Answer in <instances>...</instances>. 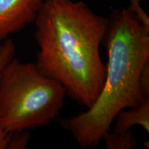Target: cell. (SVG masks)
I'll list each match as a JSON object with an SVG mask.
<instances>
[{"mask_svg": "<svg viewBox=\"0 0 149 149\" xmlns=\"http://www.w3.org/2000/svg\"><path fill=\"white\" fill-rule=\"evenodd\" d=\"M34 22L37 69L60 83L72 100L91 108L105 81L100 46L109 18L83 1L44 0Z\"/></svg>", "mask_w": 149, "mask_h": 149, "instance_id": "1", "label": "cell"}, {"mask_svg": "<svg viewBox=\"0 0 149 149\" xmlns=\"http://www.w3.org/2000/svg\"><path fill=\"white\" fill-rule=\"evenodd\" d=\"M103 42L109 60L97 100L85 112L59 120L61 127L86 149L101 142L119 112L137 107L144 98L139 81L149 61V29L129 8L115 10Z\"/></svg>", "mask_w": 149, "mask_h": 149, "instance_id": "2", "label": "cell"}, {"mask_svg": "<svg viewBox=\"0 0 149 149\" xmlns=\"http://www.w3.org/2000/svg\"><path fill=\"white\" fill-rule=\"evenodd\" d=\"M66 94L60 83L41 73L35 63L13 58L0 77V128L18 133L47 125L58 117Z\"/></svg>", "mask_w": 149, "mask_h": 149, "instance_id": "3", "label": "cell"}, {"mask_svg": "<svg viewBox=\"0 0 149 149\" xmlns=\"http://www.w3.org/2000/svg\"><path fill=\"white\" fill-rule=\"evenodd\" d=\"M44 0H0V40L35 21Z\"/></svg>", "mask_w": 149, "mask_h": 149, "instance_id": "4", "label": "cell"}, {"mask_svg": "<svg viewBox=\"0 0 149 149\" xmlns=\"http://www.w3.org/2000/svg\"><path fill=\"white\" fill-rule=\"evenodd\" d=\"M114 121V133H124L134 126H139L148 133L149 97L143 99L137 107L119 112Z\"/></svg>", "mask_w": 149, "mask_h": 149, "instance_id": "5", "label": "cell"}, {"mask_svg": "<svg viewBox=\"0 0 149 149\" xmlns=\"http://www.w3.org/2000/svg\"><path fill=\"white\" fill-rule=\"evenodd\" d=\"M104 141L107 149H130L136 146V138L130 130L124 133H108L104 135Z\"/></svg>", "mask_w": 149, "mask_h": 149, "instance_id": "6", "label": "cell"}, {"mask_svg": "<svg viewBox=\"0 0 149 149\" xmlns=\"http://www.w3.org/2000/svg\"><path fill=\"white\" fill-rule=\"evenodd\" d=\"M30 140L26 131L7 133L0 128V149H22L26 147Z\"/></svg>", "mask_w": 149, "mask_h": 149, "instance_id": "7", "label": "cell"}, {"mask_svg": "<svg viewBox=\"0 0 149 149\" xmlns=\"http://www.w3.org/2000/svg\"><path fill=\"white\" fill-rule=\"evenodd\" d=\"M15 47L12 40H6L0 45V77L4 67L14 58Z\"/></svg>", "mask_w": 149, "mask_h": 149, "instance_id": "8", "label": "cell"}, {"mask_svg": "<svg viewBox=\"0 0 149 149\" xmlns=\"http://www.w3.org/2000/svg\"><path fill=\"white\" fill-rule=\"evenodd\" d=\"M139 89L143 97H149V61L146 63L141 70L139 77Z\"/></svg>", "mask_w": 149, "mask_h": 149, "instance_id": "9", "label": "cell"}, {"mask_svg": "<svg viewBox=\"0 0 149 149\" xmlns=\"http://www.w3.org/2000/svg\"><path fill=\"white\" fill-rule=\"evenodd\" d=\"M1 40H0V45H1Z\"/></svg>", "mask_w": 149, "mask_h": 149, "instance_id": "10", "label": "cell"}]
</instances>
